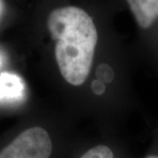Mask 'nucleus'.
Segmentation results:
<instances>
[{
	"mask_svg": "<svg viewBox=\"0 0 158 158\" xmlns=\"http://www.w3.org/2000/svg\"><path fill=\"white\" fill-rule=\"evenodd\" d=\"M145 158H158V156H148Z\"/></svg>",
	"mask_w": 158,
	"mask_h": 158,
	"instance_id": "423d86ee",
	"label": "nucleus"
},
{
	"mask_svg": "<svg viewBox=\"0 0 158 158\" xmlns=\"http://www.w3.org/2000/svg\"><path fill=\"white\" fill-rule=\"evenodd\" d=\"M53 141L41 127L24 130L0 150V158H50Z\"/></svg>",
	"mask_w": 158,
	"mask_h": 158,
	"instance_id": "f03ea898",
	"label": "nucleus"
},
{
	"mask_svg": "<svg viewBox=\"0 0 158 158\" xmlns=\"http://www.w3.org/2000/svg\"><path fill=\"white\" fill-rule=\"evenodd\" d=\"M22 86L17 77L3 74L0 77V99L19 95Z\"/></svg>",
	"mask_w": 158,
	"mask_h": 158,
	"instance_id": "20e7f679",
	"label": "nucleus"
},
{
	"mask_svg": "<svg viewBox=\"0 0 158 158\" xmlns=\"http://www.w3.org/2000/svg\"><path fill=\"white\" fill-rule=\"evenodd\" d=\"M79 158H114V154L111 148L100 144L88 149Z\"/></svg>",
	"mask_w": 158,
	"mask_h": 158,
	"instance_id": "39448f33",
	"label": "nucleus"
},
{
	"mask_svg": "<svg viewBox=\"0 0 158 158\" xmlns=\"http://www.w3.org/2000/svg\"><path fill=\"white\" fill-rule=\"evenodd\" d=\"M47 26L56 41L55 57L60 74L69 85L81 86L89 77L98 44V30L88 12L77 6L51 11Z\"/></svg>",
	"mask_w": 158,
	"mask_h": 158,
	"instance_id": "f257e3e1",
	"label": "nucleus"
},
{
	"mask_svg": "<svg viewBox=\"0 0 158 158\" xmlns=\"http://www.w3.org/2000/svg\"><path fill=\"white\" fill-rule=\"evenodd\" d=\"M139 27L151 28L158 22V0H127Z\"/></svg>",
	"mask_w": 158,
	"mask_h": 158,
	"instance_id": "7ed1b4c3",
	"label": "nucleus"
}]
</instances>
